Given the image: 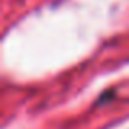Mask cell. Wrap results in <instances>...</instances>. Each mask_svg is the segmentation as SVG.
Listing matches in <instances>:
<instances>
[{
	"label": "cell",
	"instance_id": "cell-1",
	"mask_svg": "<svg viewBox=\"0 0 129 129\" xmlns=\"http://www.w3.org/2000/svg\"><path fill=\"white\" fill-rule=\"evenodd\" d=\"M114 98V91L113 90H108V91H103V93L98 96V100H96V103H95V106H100L101 103H106V101H110V100H113Z\"/></svg>",
	"mask_w": 129,
	"mask_h": 129
}]
</instances>
